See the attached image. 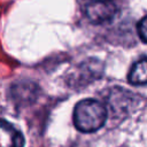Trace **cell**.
Returning a JSON list of instances; mask_svg holds the SVG:
<instances>
[{"label":"cell","mask_w":147,"mask_h":147,"mask_svg":"<svg viewBox=\"0 0 147 147\" xmlns=\"http://www.w3.org/2000/svg\"><path fill=\"white\" fill-rule=\"evenodd\" d=\"M0 147H24L21 132L3 119H0Z\"/></svg>","instance_id":"3"},{"label":"cell","mask_w":147,"mask_h":147,"mask_svg":"<svg viewBox=\"0 0 147 147\" xmlns=\"http://www.w3.org/2000/svg\"><path fill=\"white\" fill-rule=\"evenodd\" d=\"M87 18L95 23H106L113 20L116 14V6L110 0H92L85 6Z\"/></svg>","instance_id":"2"},{"label":"cell","mask_w":147,"mask_h":147,"mask_svg":"<svg viewBox=\"0 0 147 147\" xmlns=\"http://www.w3.org/2000/svg\"><path fill=\"white\" fill-rule=\"evenodd\" d=\"M72 119L78 131L91 133L103 126L107 119V109L94 99H85L75 106Z\"/></svg>","instance_id":"1"},{"label":"cell","mask_w":147,"mask_h":147,"mask_svg":"<svg viewBox=\"0 0 147 147\" xmlns=\"http://www.w3.org/2000/svg\"><path fill=\"white\" fill-rule=\"evenodd\" d=\"M138 33L140 39L147 42V16L141 18V21L138 23Z\"/></svg>","instance_id":"5"},{"label":"cell","mask_w":147,"mask_h":147,"mask_svg":"<svg viewBox=\"0 0 147 147\" xmlns=\"http://www.w3.org/2000/svg\"><path fill=\"white\" fill-rule=\"evenodd\" d=\"M127 79L132 85L147 84V57L137 61L131 67Z\"/></svg>","instance_id":"4"}]
</instances>
